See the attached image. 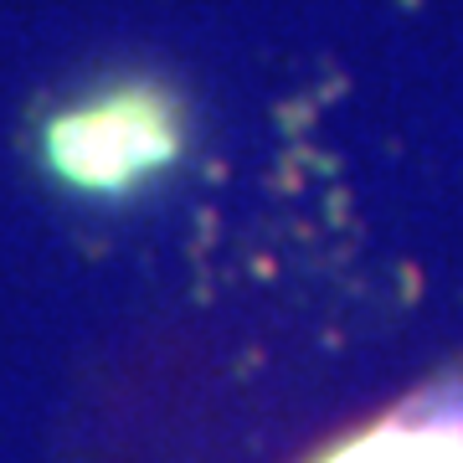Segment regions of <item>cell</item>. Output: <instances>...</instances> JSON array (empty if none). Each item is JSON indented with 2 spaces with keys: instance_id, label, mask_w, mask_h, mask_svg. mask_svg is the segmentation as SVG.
I'll return each instance as SVG.
<instances>
[{
  "instance_id": "6da1fadb",
  "label": "cell",
  "mask_w": 463,
  "mask_h": 463,
  "mask_svg": "<svg viewBox=\"0 0 463 463\" xmlns=\"http://www.w3.org/2000/svg\"><path fill=\"white\" fill-rule=\"evenodd\" d=\"M181 155V109L155 83H114L52 109L42 124V160L67 191L124 196Z\"/></svg>"
},
{
  "instance_id": "7a4b0ae2",
  "label": "cell",
  "mask_w": 463,
  "mask_h": 463,
  "mask_svg": "<svg viewBox=\"0 0 463 463\" xmlns=\"http://www.w3.org/2000/svg\"><path fill=\"white\" fill-rule=\"evenodd\" d=\"M319 463H463V371L335 443Z\"/></svg>"
}]
</instances>
